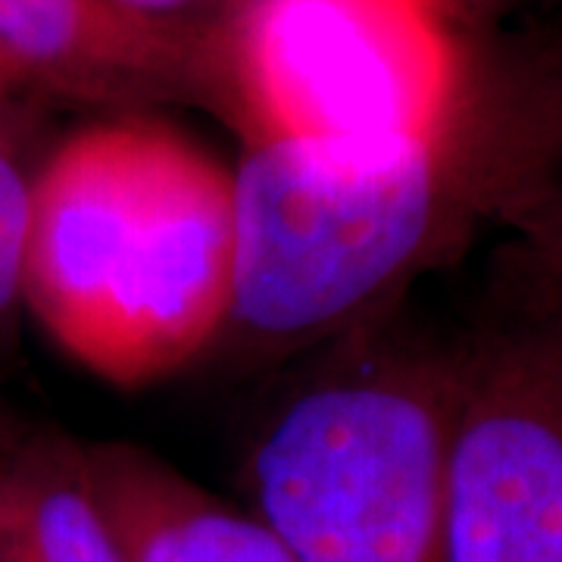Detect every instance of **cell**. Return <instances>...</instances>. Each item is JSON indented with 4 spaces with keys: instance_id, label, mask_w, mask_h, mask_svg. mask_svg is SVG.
Instances as JSON below:
<instances>
[{
    "instance_id": "6da1fadb",
    "label": "cell",
    "mask_w": 562,
    "mask_h": 562,
    "mask_svg": "<svg viewBox=\"0 0 562 562\" xmlns=\"http://www.w3.org/2000/svg\"><path fill=\"white\" fill-rule=\"evenodd\" d=\"M562 144V32H460L435 122L353 157L244 147L235 184V294L225 338L288 350L357 328L453 254Z\"/></svg>"
},
{
    "instance_id": "7a4b0ae2",
    "label": "cell",
    "mask_w": 562,
    "mask_h": 562,
    "mask_svg": "<svg viewBox=\"0 0 562 562\" xmlns=\"http://www.w3.org/2000/svg\"><path fill=\"white\" fill-rule=\"evenodd\" d=\"M232 294V169L172 125L116 113L32 169L22 306L91 375H176L225 338Z\"/></svg>"
},
{
    "instance_id": "3957f363",
    "label": "cell",
    "mask_w": 562,
    "mask_h": 562,
    "mask_svg": "<svg viewBox=\"0 0 562 562\" xmlns=\"http://www.w3.org/2000/svg\"><path fill=\"white\" fill-rule=\"evenodd\" d=\"M457 353L362 350L297 387L250 450V513L294 562H447Z\"/></svg>"
},
{
    "instance_id": "277c9868",
    "label": "cell",
    "mask_w": 562,
    "mask_h": 562,
    "mask_svg": "<svg viewBox=\"0 0 562 562\" xmlns=\"http://www.w3.org/2000/svg\"><path fill=\"white\" fill-rule=\"evenodd\" d=\"M460 32L422 0H238L206 47V106L244 147L372 157L422 135Z\"/></svg>"
},
{
    "instance_id": "5b68a950",
    "label": "cell",
    "mask_w": 562,
    "mask_h": 562,
    "mask_svg": "<svg viewBox=\"0 0 562 562\" xmlns=\"http://www.w3.org/2000/svg\"><path fill=\"white\" fill-rule=\"evenodd\" d=\"M447 562H562V350L513 322L457 353Z\"/></svg>"
},
{
    "instance_id": "8992f818",
    "label": "cell",
    "mask_w": 562,
    "mask_h": 562,
    "mask_svg": "<svg viewBox=\"0 0 562 562\" xmlns=\"http://www.w3.org/2000/svg\"><path fill=\"white\" fill-rule=\"evenodd\" d=\"M0 54L29 91L138 113L203 103L206 57L120 16L106 0H0Z\"/></svg>"
},
{
    "instance_id": "52a82bcc",
    "label": "cell",
    "mask_w": 562,
    "mask_h": 562,
    "mask_svg": "<svg viewBox=\"0 0 562 562\" xmlns=\"http://www.w3.org/2000/svg\"><path fill=\"white\" fill-rule=\"evenodd\" d=\"M125 562H294L250 513L128 443L85 447Z\"/></svg>"
},
{
    "instance_id": "ba28073f",
    "label": "cell",
    "mask_w": 562,
    "mask_h": 562,
    "mask_svg": "<svg viewBox=\"0 0 562 562\" xmlns=\"http://www.w3.org/2000/svg\"><path fill=\"white\" fill-rule=\"evenodd\" d=\"M0 562H125L85 447L44 441L0 457Z\"/></svg>"
},
{
    "instance_id": "9c48e42d",
    "label": "cell",
    "mask_w": 562,
    "mask_h": 562,
    "mask_svg": "<svg viewBox=\"0 0 562 562\" xmlns=\"http://www.w3.org/2000/svg\"><path fill=\"white\" fill-rule=\"evenodd\" d=\"M503 288L506 322L543 335L562 350V147L503 206Z\"/></svg>"
},
{
    "instance_id": "30bf717a",
    "label": "cell",
    "mask_w": 562,
    "mask_h": 562,
    "mask_svg": "<svg viewBox=\"0 0 562 562\" xmlns=\"http://www.w3.org/2000/svg\"><path fill=\"white\" fill-rule=\"evenodd\" d=\"M32 169H25L0 125V341L10 335L22 310V262L29 232Z\"/></svg>"
},
{
    "instance_id": "8fae6325",
    "label": "cell",
    "mask_w": 562,
    "mask_h": 562,
    "mask_svg": "<svg viewBox=\"0 0 562 562\" xmlns=\"http://www.w3.org/2000/svg\"><path fill=\"white\" fill-rule=\"evenodd\" d=\"M120 16L140 29L194 47L206 57V47L238 0H106Z\"/></svg>"
},
{
    "instance_id": "7c38bea8",
    "label": "cell",
    "mask_w": 562,
    "mask_h": 562,
    "mask_svg": "<svg viewBox=\"0 0 562 562\" xmlns=\"http://www.w3.org/2000/svg\"><path fill=\"white\" fill-rule=\"evenodd\" d=\"M428 10H435L450 29L465 32V29H484L494 25V20L516 7L519 0H422Z\"/></svg>"
},
{
    "instance_id": "4fadbf2b",
    "label": "cell",
    "mask_w": 562,
    "mask_h": 562,
    "mask_svg": "<svg viewBox=\"0 0 562 562\" xmlns=\"http://www.w3.org/2000/svg\"><path fill=\"white\" fill-rule=\"evenodd\" d=\"M25 91H29V85H25L20 72L13 69V63L0 54V106H7L10 101H16V98L25 94Z\"/></svg>"
}]
</instances>
